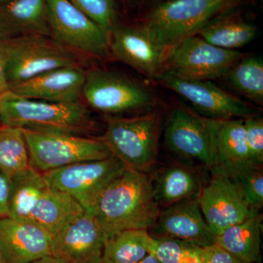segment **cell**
Masks as SVG:
<instances>
[{"instance_id": "cell-2", "label": "cell", "mask_w": 263, "mask_h": 263, "mask_svg": "<svg viewBox=\"0 0 263 263\" xmlns=\"http://www.w3.org/2000/svg\"><path fill=\"white\" fill-rule=\"evenodd\" d=\"M0 124L43 134L95 138L98 123L81 102L56 103L23 98L10 90L0 95Z\"/></svg>"}, {"instance_id": "cell-28", "label": "cell", "mask_w": 263, "mask_h": 263, "mask_svg": "<svg viewBox=\"0 0 263 263\" xmlns=\"http://www.w3.org/2000/svg\"><path fill=\"white\" fill-rule=\"evenodd\" d=\"M29 165L23 130L0 125V173L11 178Z\"/></svg>"}, {"instance_id": "cell-9", "label": "cell", "mask_w": 263, "mask_h": 263, "mask_svg": "<svg viewBox=\"0 0 263 263\" xmlns=\"http://www.w3.org/2000/svg\"><path fill=\"white\" fill-rule=\"evenodd\" d=\"M51 37L85 57H111L110 37L69 0H47Z\"/></svg>"}, {"instance_id": "cell-24", "label": "cell", "mask_w": 263, "mask_h": 263, "mask_svg": "<svg viewBox=\"0 0 263 263\" xmlns=\"http://www.w3.org/2000/svg\"><path fill=\"white\" fill-rule=\"evenodd\" d=\"M202 186L201 179L193 170L178 165L164 170L153 188L161 209V205L164 209L176 202L197 197Z\"/></svg>"}, {"instance_id": "cell-34", "label": "cell", "mask_w": 263, "mask_h": 263, "mask_svg": "<svg viewBox=\"0 0 263 263\" xmlns=\"http://www.w3.org/2000/svg\"><path fill=\"white\" fill-rule=\"evenodd\" d=\"M124 10L138 18L167 0H119ZM137 18V19H138Z\"/></svg>"}, {"instance_id": "cell-37", "label": "cell", "mask_w": 263, "mask_h": 263, "mask_svg": "<svg viewBox=\"0 0 263 263\" xmlns=\"http://www.w3.org/2000/svg\"><path fill=\"white\" fill-rule=\"evenodd\" d=\"M30 263H65L60 260V259L57 258V257H53L52 255L46 256L43 257L42 258L38 259L37 260L34 261Z\"/></svg>"}, {"instance_id": "cell-35", "label": "cell", "mask_w": 263, "mask_h": 263, "mask_svg": "<svg viewBox=\"0 0 263 263\" xmlns=\"http://www.w3.org/2000/svg\"><path fill=\"white\" fill-rule=\"evenodd\" d=\"M10 178L0 173V218L8 216Z\"/></svg>"}, {"instance_id": "cell-3", "label": "cell", "mask_w": 263, "mask_h": 263, "mask_svg": "<svg viewBox=\"0 0 263 263\" xmlns=\"http://www.w3.org/2000/svg\"><path fill=\"white\" fill-rule=\"evenodd\" d=\"M249 0H167L145 13L137 22L151 37L171 48L197 32L214 19L241 8Z\"/></svg>"}, {"instance_id": "cell-20", "label": "cell", "mask_w": 263, "mask_h": 263, "mask_svg": "<svg viewBox=\"0 0 263 263\" xmlns=\"http://www.w3.org/2000/svg\"><path fill=\"white\" fill-rule=\"evenodd\" d=\"M214 146L216 164L212 174L255 165L249 157L243 119H214Z\"/></svg>"}, {"instance_id": "cell-27", "label": "cell", "mask_w": 263, "mask_h": 263, "mask_svg": "<svg viewBox=\"0 0 263 263\" xmlns=\"http://www.w3.org/2000/svg\"><path fill=\"white\" fill-rule=\"evenodd\" d=\"M240 95L259 105H263V61L259 57L247 55L226 76Z\"/></svg>"}, {"instance_id": "cell-36", "label": "cell", "mask_w": 263, "mask_h": 263, "mask_svg": "<svg viewBox=\"0 0 263 263\" xmlns=\"http://www.w3.org/2000/svg\"><path fill=\"white\" fill-rule=\"evenodd\" d=\"M9 90L6 76H5L4 57L0 43V95Z\"/></svg>"}, {"instance_id": "cell-21", "label": "cell", "mask_w": 263, "mask_h": 263, "mask_svg": "<svg viewBox=\"0 0 263 263\" xmlns=\"http://www.w3.org/2000/svg\"><path fill=\"white\" fill-rule=\"evenodd\" d=\"M240 8L231 10L214 19L196 35L216 47L236 50L255 39L257 27L240 13Z\"/></svg>"}, {"instance_id": "cell-29", "label": "cell", "mask_w": 263, "mask_h": 263, "mask_svg": "<svg viewBox=\"0 0 263 263\" xmlns=\"http://www.w3.org/2000/svg\"><path fill=\"white\" fill-rule=\"evenodd\" d=\"M200 247L174 238L153 237L149 254L161 263H201Z\"/></svg>"}, {"instance_id": "cell-18", "label": "cell", "mask_w": 263, "mask_h": 263, "mask_svg": "<svg viewBox=\"0 0 263 263\" xmlns=\"http://www.w3.org/2000/svg\"><path fill=\"white\" fill-rule=\"evenodd\" d=\"M86 71L67 67L43 72L15 85L10 91L23 98L56 103L80 102Z\"/></svg>"}, {"instance_id": "cell-7", "label": "cell", "mask_w": 263, "mask_h": 263, "mask_svg": "<svg viewBox=\"0 0 263 263\" xmlns=\"http://www.w3.org/2000/svg\"><path fill=\"white\" fill-rule=\"evenodd\" d=\"M23 133L29 163L42 173L113 156L100 138L43 134L27 130H23Z\"/></svg>"}, {"instance_id": "cell-19", "label": "cell", "mask_w": 263, "mask_h": 263, "mask_svg": "<svg viewBox=\"0 0 263 263\" xmlns=\"http://www.w3.org/2000/svg\"><path fill=\"white\" fill-rule=\"evenodd\" d=\"M51 36L47 0H12L0 5V41Z\"/></svg>"}, {"instance_id": "cell-22", "label": "cell", "mask_w": 263, "mask_h": 263, "mask_svg": "<svg viewBox=\"0 0 263 263\" xmlns=\"http://www.w3.org/2000/svg\"><path fill=\"white\" fill-rule=\"evenodd\" d=\"M262 216L254 210L246 220L230 226L215 236V243L243 263L260 260Z\"/></svg>"}, {"instance_id": "cell-10", "label": "cell", "mask_w": 263, "mask_h": 263, "mask_svg": "<svg viewBox=\"0 0 263 263\" xmlns=\"http://www.w3.org/2000/svg\"><path fill=\"white\" fill-rule=\"evenodd\" d=\"M126 166L114 156L86 161L43 173L51 187L67 194L91 212L104 189L118 177Z\"/></svg>"}, {"instance_id": "cell-16", "label": "cell", "mask_w": 263, "mask_h": 263, "mask_svg": "<svg viewBox=\"0 0 263 263\" xmlns=\"http://www.w3.org/2000/svg\"><path fill=\"white\" fill-rule=\"evenodd\" d=\"M52 236L28 219L0 218V252L6 263H30L51 255Z\"/></svg>"}, {"instance_id": "cell-6", "label": "cell", "mask_w": 263, "mask_h": 263, "mask_svg": "<svg viewBox=\"0 0 263 263\" xmlns=\"http://www.w3.org/2000/svg\"><path fill=\"white\" fill-rule=\"evenodd\" d=\"M82 97L91 108L108 117L150 110L157 101L148 86L103 68L86 71Z\"/></svg>"}, {"instance_id": "cell-38", "label": "cell", "mask_w": 263, "mask_h": 263, "mask_svg": "<svg viewBox=\"0 0 263 263\" xmlns=\"http://www.w3.org/2000/svg\"><path fill=\"white\" fill-rule=\"evenodd\" d=\"M138 263H161L153 254H147L146 257H144L141 262Z\"/></svg>"}, {"instance_id": "cell-39", "label": "cell", "mask_w": 263, "mask_h": 263, "mask_svg": "<svg viewBox=\"0 0 263 263\" xmlns=\"http://www.w3.org/2000/svg\"><path fill=\"white\" fill-rule=\"evenodd\" d=\"M0 263H6L4 258H3V255H2L1 252H0Z\"/></svg>"}, {"instance_id": "cell-13", "label": "cell", "mask_w": 263, "mask_h": 263, "mask_svg": "<svg viewBox=\"0 0 263 263\" xmlns=\"http://www.w3.org/2000/svg\"><path fill=\"white\" fill-rule=\"evenodd\" d=\"M171 49L155 41L138 22L119 24L110 34L111 57L152 80L163 72Z\"/></svg>"}, {"instance_id": "cell-15", "label": "cell", "mask_w": 263, "mask_h": 263, "mask_svg": "<svg viewBox=\"0 0 263 263\" xmlns=\"http://www.w3.org/2000/svg\"><path fill=\"white\" fill-rule=\"evenodd\" d=\"M197 200L214 236L246 220L254 211L246 201L238 184L226 175L212 174V179L202 186Z\"/></svg>"}, {"instance_id": "cell-23", "label": "cell", "mask_w": 263, "mask_h": 263, "mask_svg": "<svg viewBox=\"0 0 263 263\" xmlns=\"http://www.w3.org/2000/svg\"><path fill=\"white\" fill-rule=\"evenodd\" d=\"M85 212L72 197L48 186L38 199L29 220L42 227L52 237L71 220Z\"/></svg>"}, {"instance_id": "cell-11", "label": "cell", "mask_w": 263, "mask_h": 263, "mask_svg": "<svg viewBox=\"0 0 263 263\" xmlns=\"http://www.w3.org/2000/svg\"><path fill=\"white\" fill-rule=\"evenodd\" d=\"M155 81L186 99L201 117L216 120L256 117V109L211 81L188 80L162 72Z\"/></svg>"}, {"instance_id": "cell-33", "label": "cell", "mask_w": 263, "mask_h": 263, "mask_svg": "<svg viewBox=\"0 0 263 263\" xmlns=\"http://www.w3.org/2000/svg\"><path fill=\"white\" fill-rule=\"evenodd\" d=\"M199 256L201 263H243L216 243L200 247Z\"/></svg>"}, {"instance_id": "cell-40", "label": "cell", "mask_w": 263, "mask_h": 263, "mask_svg": "<svg viewBox=\"0 0 263 263\" xmlns=\"http://www.w3.org/2000/svg\"><path fill=\"white\" fill-rule=\"evenodd\" d=\"M10 1H12V0H0V5L4 4V3Z\"/></svg>"}, {"instance_id": "cell-1", "label": "cell", "mask_w": 263, "mask_h": 263, "mask_svg": "<svg viewBox=\"0 0 263 263\" xmlns=\"http://www.w3.org/2000/svg\"><path fill=\"white\" fill-rule=\"evenodd\" d=\"M160 211L149 176L127 168L104 189L91 212L109 238L124 230L149 231Z\"/></svg>"}, {"instance_id": "cell-17", "label": "cell", "mask_w": 263, "mask_h": 263, "mask_svg": "<svg viewBox=\"0 0 263 263\" xmlns=\"http://www.w3.org/2000/svg\"><path fill=\"white\" fill-rule=\"evenodd\" d=\"M152 236L174 238L198 247L215 243V236L202 216L197 197L161 209Z\"/></svg>"}, {"instance_id": "cell-31", "label": "cell", "mask_w": 263, "mask_h": 263, "mask_svg": "<svg viewBox=\"0 0 263 263\" xmlns=\"http://www.w3.org/2000/svg\"><path fill=\"white\" fill-rule=\"evenodd\" d=\"M108 34L120 24L118 0H69Z\"/></svg>"}, {"instance_id": "cell-12", "label": "cell", "mask_w": 263, "mask_h": 263, "mask_svg": "<svg viewBox=\"0 0 263 263\" xmlns=\"http://www.w3.org/2000/svg\"><path fill=\"white\" fill-rule=\"evenodd\" d=\"M166 146L174 154L212 171L216 166L214 119L186 109L175 108L164 130Z\"/></svg>"}, {"instance_id": "cell-32", "label": "cell", "mask_w": 263, "mask_h": 263, "mask_svg": "<svg viewBox=\"0 0 263 263\" xmlns=\"http://www.w3.org/2000/svg\"><path fill=\"white\" fill-rule=\"evenodd\" d=\"M246 142L249 157L252 163L262 166L263 163V120L257 117L243 119Z\"/></svg>"}, {"instance_id": "cell-8", "label": "cell", "mask_w": 263, "mask_h": 263, "mask_svg": "<svg viewBox=\"0 0 263 263\" xmlns=\"http://www.w3.org/2000/svg\"><path fill=\"white\" fill-rule=\"evenodd\" d=\"M247 55L216 47L198 35L190 36L171 48L164 71L188 80L212 81L226 77Z\"/></svg>"}, {"instance_id": "cell-4", "label": "cell", "mask_w": 263, "mask_h": 263, "mask_svg": "<svg viewBox=\"0 0 263 263\" xmlns=\"http://www.w3.org/2000/svg\"><path fill=\"white\" fill-rule=\"evenodd\" d=\"M9 89L29 79L53 70L84 67V55L51 36H23L0 41Z\"/></svg>"}, {"instance_id": "cell-26", "label": "cell", "mask_w": 263, "mask_h": 263, "mask_svg": "<svg viewBox=\"0 0 263 263\" xmlns=\"http://www.w3.org/2000/svg\"><path fill=\"white\" fill-rule=\"evenodd\" d=\"M153 237L146 230H128L109 238L101 263H138L149 254Z\"/></svg>"}, {"instance_id": "cell-25", "label": "cell", "mask_w": 263, "mask_h": 263, "mask_svg": "<svg viewBox=\"0 0 263 263\" xmlns=\"http://www.w3.org/2000/svg\"><path fill=\"white\" fill-rule=\"evenodd\" d=\"M49 186L42 172L29 165L10 178L8 216L28 219L43 192Z\"/></svg>"}, {"instance_id": "cell-41", "label": "cell", "mask_w": 263, "mask_h": 263, "mask_svg": "<svg viewBox=\"0 0 263 263\" xmlns=\"http://www.w3.org/2000/svg\"><path fill=\"white\" fill-rule=\"evenodd\" d=\"M255 263H262V262H261V259H260V260L257 261V262H256Z\"/></svg>"}, {"instance_id": "cell-14", "label": "cell", "mask_w": 263, "mask_h": 263, "mask_svg": "<svg viewBox=\"0 0 263 263\" xmlns=\"http://www.w3.org/2000/svg\"><path fill=\"white\" fill-rule=\"evenodd\" d=\"M108 239L94 214L85 211L52 237L51 255L65 263H101Z\"/></svg>"}, {"instance_id": "cell-5", "label": "cell", "mask_w": 263, "mask_h": 263, "mask_svg": "<svg viewBox=\"0 0 263 263\" xmlns=\"http://www.w3.org/2000/svg\"><path fill=\"white\" fill-rule=\"evenodd\" d=\"M161 117L150 112L139 117H107L100 139L128 169L146 173L158 153Z\"/></svg>"}, {"instance_id": "cell-42", "label": "cell", "mask_w": 263, "mask_h": 263, "mask_svg": "<svg viewBox=\"0 0 263 263\" xmlns=\"http://www.w3.org/2000/svg\"><path fill=\"white\" fill-rule=\"evenodd\" d=\"M0 125H1V124H0Z\"/></svg>"}, {"instance_id": "cell-30", "label": "cell", "mask_w": 263, "mask_h": 263, "mask_svg": "<svg viewBox=\"0 0 263 263\" xmlns=\"http://www.w3.org/2000/svg\"><path fill=\"white\" fill-rule=\"evenodd\" d=\"M220 174L234 180L252 210H261L263 205L262 166L249 165Z\"/></svg>"}]
</instances>
